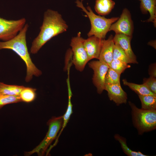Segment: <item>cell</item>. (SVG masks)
Segmentation results:
<instances>
[{
  "label": "cell",
  "mask_w": 156,
  "mask_h": 156,
  "mask_svg": "<svg viewBox=\"0 0 156 156\" xmlns=\"http://www.w3.org/2000/svg\"><path fill=\"white\" fill-rule=\"evenodd\" d=\"M68 26L57 11L48 9L44 13L40 31L32 41L30 53L36 54L51 38L66 31Z\"/></svg>",
  "instance_id": "6da1fadb"
},
{
  "label": "cell",
  "mask_w": 156,
  "mask_h": 156,
  "mask_svg": "<svg viewBox=\"0 0 156 156\" xmlns=\"http://www.w3.org/2000/svg\"><path fill=\"white\" fill-rule=\"evenodd\" d=\"M29 27L26 23L15 37L6 41H0V50L9 49L16 53L24 62L26 67L25 81L30 82L33 76L38 77L42 74V71L33 62L29 53L26 42V33Z\"/></svg>",
  "instance_id": "7a4b0ae2"
},
{
  "label": "cell",
  "mask_w": 156,
  "mask_h": 156,
  "mask_svg": "<svg viewBox=\"0 0 156 156\" xmlns=\"http://www.w3.org/2000/svg\"><path fill=\"white\" fill-rule=\"evenodd\" d=\"M83 0H76V6L81 8L86 14L90 21L91 27L87 34L88 37L95 36L100 39H105L107 32L109 31L111 25L116 21L119 17L106 18L104 16L96 14L90 6L86 8L83 4Z\"/></svg>",
  "instance_id": "3957f363"
},
{
  "label": "cell",
  "mask_w": 156,
  "mask_h": 156,
  "mask_svg": "<svg viewBox=\"0 0 156 156\" xmlns=\"http://www.w3.org/2000/svg\"><path fill=\"white\" fill-rule=\"evenodd\" d=\"M133 123L139 134L154 130L156 128V110L138 108L130 101Z\"/></svg>",
  "instance_id": "277c9868"
},
{
  "label": "cell",
  "mask_w": 156,
  "mask_h": 156,
  "mask_svg": "<svg viewBox=\"0 0 156 156\" xmlns=\"http://www.w3.org/2000/svg\"><path fill=\"white\" fill-rule=\"evenodd\" d=\"M63 122V116H53L50 119L47 123L48 130L44 139L33 149L25 152V155L30 156L34 153H37L38 156L44 155L50 144L56 139L57 134L62 127Z\"/></svg>",
  "instance_id": "5b68a950"
},
{
  "label": "cell",
  "mask_w": 156,
  "mask_h": 156,
  "mask_svg": "<svg viewBox=\"0 0 156 156\" xmlns=\"http://www.w3.org/2000/svg\"><path fill=\"white\" fill-rule=\"evenodd\" d=\"M84 40L79 32L76 36L72 38L70 44L73 53L72 62L75 68L80 72L83 70L90 61L83 45Z\"/></svg>",
  "instance_id": "8992f818"
},
{
  "label": "cell",
  "mask_w": 156,
  "mask_h": 156,
  "mask_svg": "<svg viewBox=\"0 0 156 156\" xmlns=\"http://www.w3.org/2000/svg\"><path fill=\"white\" fill-rule=\"evenodd\" d=\"M26 21L24 18L9 20L0 17V40L6 41L13 38L23 27Z\"/></svg>",
  "instance_id": "52a82bcc"
},
{
  "label": "cell",
  "mask_w": 156,
  "mask_h": 156,
  "mask_svg": "<svg viewBox=\"0 0 156 156\" xmlns=\"http://www.w3.org/2000/svg\"><path fill=\"white\" fill-rule=\"evenodd\" d=\"M134 29L133 22L129 11L124 8L120 17L111 25L109 31H113L115 34H123L132 36Z\"/></svg>",
  "instance_id": "ba28073f"
},
{
  "label": "cell",
  "mask_w": 156,
  "mask_h": 156,
  "mask_svg": "<svg viewBox=\"0 0 156 156\" xmlns=\"http://www.w3.org/2000/svg\"><path fill=\"white\" fill-rule=\"evenodd\" d=\"M89 67L93 70L92 82L99 94L105 89V78L109 68V66L99 61H93L88 64Z\"/></svg>",
  "instance_id": "9c48e42d"
},
{
  "label": "cell",
  "mask_w": 156,
  "mask_h": 156,
  "mask_svg": "<svg viewBox=\"0 0 156 156\" xmlns=\"http://www.w3.org/2000/svg\"><path fill=\"white\" fill-rule=\"evenodd\" d=\"M103 40L94 36L85 39L83 45L89 60L94 58L99 59Z\"/></svg>",
  "instance_id": "30bf717a"
},
{
  "label": "cell",
  "mask_w": 156,
  "mask_h": 156,
  "mask_svg": "<svg viewBox=\"0 0 156 156\" xmlns=\"http://www.w3.org/2000/svg\"><path fill=\"white\" fill-rule=\"evenodd\" d=\"M132 36L123 34H115L113 39L114 43L118 44L124 51L132 63L138 64L136 55L132 49L131 41Z\"/></svg>",
  "instance_id": "8fae6325"
},
{
  "label": "cell",
  "mask_w": 156,
  "mask_h": 156,
  "mask_svg": "<svg viewBox=\"0 0 156 156\" xmlns=\"http://www.w3.org/2000/svg\"><path fill=\"white\" fill-rule=\"evenodd\" d=\"M105 90L107 91L109 99L113 101L117 105L127 103V94L120 85L105 84Z\"/></svg>",
  "instance_id": "7c38bea8"
},
{
  "label": "cell",
  "mask_w": 156,
  "mask_h": 156,
  "mask_svg": "<svg viewBox=\"0 0 156 156\" xmlns=\"http://www.w3.org/2000/svg\"><path fill=\"white\" fill-rule=\"evenodd\" d=\"M114 36L111 35L107 39L103 40L102 47L99 59L102 62L108 66L113 60L114 42Z\"/></svg>",
  "instance_id": "4fadbf2b"
},
{
  "label": "cell",
  "mask_w": 156,
  "mask_h": 156,
  "mask_svg": "<svg viewBox=\"0 0 156 156\" xmlns=\"http://www.w3.org/2000/svg\"><path fill=\"white\" fill-rule=\"evenodd\" d=\"M140 1V9L143 14L149 13L150 16L146 21L152 22L156 27V0H138Z\"/></svg>",
  "instance_id": "5bb4252c"
},
{
  "label": "cell",
  "mask_w": 156,
  "mask_h": 156,
  "mask_svg": "<svg viewBox=\"0 0 156 156\" xmlns=\"http://www.w3.org/2000/svg\"><path fill=\"white\" fill-rule=\"evenodd\" d=\"M115 4L112 0H96L94 9L99 15H107L111 12Z\"/></svg>",
  "instance_id": "9a60e30c"
},
{
  "label": "cell",
  "mask_w": 156,
  "mask_h": 156,
  "mask_svg": "<svg viewBox=\"0 0 156 156\" xmlns=\"http://www.w3.org/2000/svg\"><path fill=\"white\" fill-rule=\"evenodd\" d=\"M67 85L68 93V102L67 108L65 114L63 116V125L62 129L59 134L57 136L55 142L54 144L55 145H56L57 143L59 138L63 130L67 125L69 120L70 116L73 113V105L71 102V98L72 95V93L70 88V83L68 82L67 83Z\"/></svg>",
  "instance_id": "2e32d148"
},
{
  "label": "cell",
  "mask_w": 156,
  "mask_h": 156,
  "mask_svg": "<svg viewBox=\"0 0 156 156\" xmlns=\"http://www.w3.org/2000/svg\"><path fill=\"white\" fill-rule=\"evenodd\" d=\"M25 87L22 86L8 85L0 82V94L9 96H19Z\"/></svg>",
  "instance_id": "e0dca14e"
},
{
  "label": "cell",
  "mask_w": 156,
  "mask_h": 156,
  "mask_svg": "<svg viewBox=\"0 0 156 156\" xmlns=\"http://www.w3.org/2000/svg\"><path fill=\"white\" fill-rule=\"evenodd\" d=\"M124 85L128 86L132 90L138 95H151L156 96V94L152 92L144 84H138L128 82L126 79L122 80Z\"/></svg>",
  "instance_id": "ac0fdd59"
},
{
  "label": "cell",
  "mask_w": 156,
  "mask_h": 156,
  "mask_svg": "<svg viewBox=\"0 0 156 156\" xmlns=\"http://www.w3.org/2000/svg\"><path fill=\"white\" fill-rule=\"evenodd\" d=\"M141 103V109L152 110L156 109V96L138 95Z\"/></svg>",
  "instance_id": "d6986e66"
},
{
  "label": "cell",
  "mask_w": 156,
  "mask_h": 156,
  "mask_svg": "<svg viewBox=\"0 0 156 156\" xmlns=\"http://www.w3.org/2000/svg\"><path fill=\"white\" fill-rule=\"evenodd\" d=\"M36 89L29 87H25L21 92L19 96L22 102L30 103L36 97Z\"/></svg>",
  "instance_id": "ffe728a7"
},
{
  "label": "cell",
  "mask_w": 156,
  "mask_h": 156,
  "mask_svg": "<svg viewBox=\"0 0 156 156\" xmlns=\"http://www.w3.org/2000/svg\"><path fill=\"white\" fill-rule=\"evenodd\" d=\"M116 140L118 141L120 143L124 153L129 156H146L140 151H132L129 148L127 144L126 139L118 134L114 135Z\"/></svg>",
  "instance_id": "44dd1931"
},
{
  "label": "cell",
  "mask_w": 156,
  "mask_h": 156,
  "mask_svg": "<svg viewBox=\"0 0 156 156\" xmlns=\"http://www.w3.org/2000/svg\"><path fill=\"white\" fill-rule=\"evenodd\" d=\"M113 60H119L127 64L132 63L124 51L116 43H115L114 48Z\"/></svg>",
  "instance_id": "7402d4cb"
},
{
  "label": "cell",
  "mask_w": 156,
  "mask_h": 156,
  "mask_svg": "<svg viewBox=\"0 0 156 156\" xmlns=\"http://www.w3.org/2000/svg\"><path fill=\"white\" fill-rule=\"evenodd\" d=\"M120 74L109 68L105 77V84L120 85Z\"/></svg>",
  "instance_id": "603a6c76"
},
{
  "label": "cell",
  "mask_w": 156,
  "mask_h": 156,
  "mask_svg": "<svg viewBox=\"0 0 156 156\" xmlns=\"http://www.w3.org/2000/svg\"><path fill=\"white\" fill-rule=\"evenodd\" d=\"M109 68L120 74L126 69L129 68L131 66L118 60H113L109 65Z\"/></svg>",
  "instance_id": "cb8c5ba5"
},
{
  "label": "cell",
  "mask_w": 156,
  "mask_h": 156,
  "mask_svg": "<svg viewBox=\"0 0 156 156\" xmlns=\"http://www.w3.org/2000/svg\"><path fill=\"white\" fill-rule=\"evenodd\" d=\"M22 102L19 96H9L0 94V109L7 105Z\"/></svg>",
  "instance_id": "d4e9b609"
},
{
  "label": "cell",
  "mask_w": 156,
  "mask_h": 156,
  "mask_svg": "<svg viewBox=\"0 0 156 156\" xmlns=\"http://www.w3.org/2000/svg\"><path fill=\"white\" fill-rule=\"evenodd\" d=\"M152 92L156 94V79L155 77H150L148 78H144L143 83Z\"/></svg>",
  "instance_id": "484cf974"
},
{
  "label": "cell",
  "mask_w": 156,
  "mask_h": 156,
  "mask_svg": "<svg viewBox=\"0 0 156 156\" xmlns=\"http://www.w3.org/2000/svg\"><path fill=\"white\" fill-rule=\"evenodd\" d=\"M156 64H153L149 68V74L150 77H156Z\"/></svg>",
  "instance_id": "4316f807"
},
{
  "label": "cell",
  "mask_w": 156,
  "mask_h": 156,
  "mask_svg": "<svg viewBox=\"0 0 156 156\" xmlns=\"http://www.w3.org/2000/svg\"><path fill=\"white\" fill-rule=\"evenodd\" d=\"M148 44L152 46L155 48L156 49V41L153 40L150 41L148 43Z\"/></svg>",
  "instance_id": "83f0119b"
}]
</instances>
